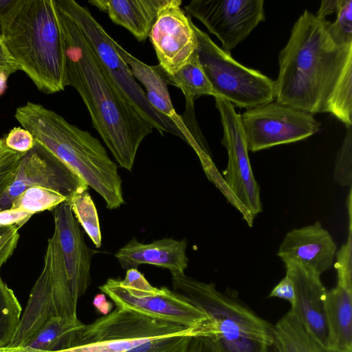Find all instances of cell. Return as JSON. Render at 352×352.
Returning <instances> with one entry per match:
<instances>
[{
	"label": "cell",
	"mask_w": 352,
	"mask_h": 352,
	"mask_svg": "<svg viewBox=\"0 0 352 352\" xmlns=\"http://www.w3.org/2000/svg\"><path fill=\"white\" fill-rule=\"evenodd\" d=\"M327 20L308 10L278 56L275 101L311 114L329 113L352 126V44L335 43Z\"/></svg>",
	"instance_id": "6da1fadb"
},
{
	"label": "cell",
	"mask_w": 352,
	"mask_h": 352,
	"mask_svg": "<svg viewBox=\"0 0 352 352\" xmlns=\"http://www.w3.org/2000/svg\"><path fill=\"white\" fill-rule=\"evenodd\" d=\"M57 12L67 86L80 94L94 127L116 162L131 170L141 142L153 127L118 88L76 23L58 8Z\"/></svg>",
	"instance_id": "7a4b0ae2"
},
{
	"label": "cell",
	"mask_w": 352,
	"mask_h": 352,
	"mask_svg": "<svg viewBox=\"0 0 352 352\" xmlns=\"http://www.w3.org/2000/svg\"><path fill=\"white\" fill-rule=\"evenodd\" d=\"M14 117L37 142L96 191L107 208L124 204L118 166L98 139L40 104L28 102L16 108Z\"/></svg>",
	"instance_id": "3957f363"
},
{
	"label": "cell",
	"mask_w": 352,
	"mask_h": 352,
	"mask_svg": "<svg viewBox=\"0 0 352 352\" xmlns=\"http://www.w3.org/2000/svg\"><path fill=\"white\" fill-rule=\"evenodd\" d=\"M2 41L20 70L41 92L67 86L63 37L54 0H20Z\"/></svg>",
	"instance_id": "277c9868"
},
{
	"label": "cell",
	"mask_w": 352,
	"mask_h": 352,
	"mask_svg": "<svg viewBox=\"0 0 352 352\" xmlns=\"http://www.w3.org/2000/svg\"><path fill=\"white\" fill-rule=\"evenodd\" d=\"M171 274L173 291L209 317L207 337L217 352H271L274 326L241 302L235 292H220L213 283L184 273Z\"/></svg>",
	"instance_id": "5b68a950"
},
{
	"label": "cell",
	"mask_w": 352,
	"mask_h": 352,
	"mask_svg": "<svg viewBox=\"0 0 352 352\" xmlns=\"http://www.w3.org/2000/svg\"><path fill=\"white\" fill-rule=\"evenodd\" d=\"M54 1L58 9L78 27L118 88L140 114L162 135L164 132L170 133L184 140L175 123L149 104L145 91L118 53L115 40L96 21L88 8L74 0Z\"/></svg>",
	"instance_id": "8992f818"
},
{
	"label": "cell",
	"mask_w": 352,
	"mask_h": 352,
	"mask_svg": "<svg viewBox=\"0 0 352 352\" xmlns=\"http://www.w3.org/2000/svg\"><path fill=\"white\" fill-rule=\"evenodd\" d=\"M76 305L56 230L48 239L41 274L34 283L25 311L8 349L23 347L52 318H77Z\"/></svg>",
	"instance_id": "52a82bcc"
},
{
	"label": "cell",
	"mask_w": 352,
	"mask_h": 352,
	"mask_svg": "<svg viewBox=\"0 0 352 352\" xmlns=\"http://www.w3.org/2000/svg\"><path fill=\"white\" fill-rule=\"evenodd\" d=\"M192 27L197 37V56L215 96L247 109L275 100L274 80L239 63L194 23Z\"/></svg>",
	"instance_id": "ba28073f"
},
{
	"label": "cell",
	"mask_w": 352,
	"mask_h": 352,
	"mask_svg": "<svg viewBox=\"0 0 352 352\" xmlns=\"http://www.w3.org/2000/svg\"><path fill=\"white\" fill-rule=\"evenodd\" d=\"M176 334L197 336L195 329L116 307L85 324L74 347L58 352H126L150 340Z\"/></svg>",
	"instance_id": "9c48e42d"
},
{
	"label": "cell",
	"mask_w": 352,
	"mask_h": 352,
	"mask_svg": "<svg viewBox=\"0 0 352 352\" xmlns=\"http://www.w3.org/2000/svg\"><path fill=\"white\" fill-rule=\"evenodd\" d=\"M214 99L223 129L221 143L228 155V165L223 173L225 185L232 204L252 227L255 215L262 211V204L260 188L250 165L240 115L228 100L218 96Z\"/></svg>",
	"instance_id": "30bf717a"
},
{
	"label": "cell",
	"mask_w": 352,
	"mask_h": 352,
	"mask_svg": "<svg viewBox=\"0 0 352 352\" xmlns=\"http://www.w3.org/2000/svg\"><path fill=\"white\" fill-rule=\"evenodd\" d=\"M240 120L248 149L253 152L305 140L320 126L312 114L275 100L247 109Z\"/></svg>",
	"instance_id": "8fae6325"
},
{
	"label": "cell",
	"mask_w": 352,
	"mask_h": 352,
	"mask_svg": "<svg viewBox=\"0 0 352 352\" xmlns=\"http://www.w3.org/2000/svg\"><path fill=\"white\" fill-rule=\"evenodd\" d=\"M99 289L118 307L195 330L210 320L204 311L185 297L165 287L133 289L122 285L120 279L109 278Z\"/></svg>",
	"instance_id": "7c38bea8"
},
{
	"label": "cell",
	"mask_w": 352,
	"mask_h": 352,
	"mask_svg": "<svg viewBox=\"0 0 352 352\" xmlns=\"http://www.w3.org/2000/svg\"><path fill=\"white\" fill-rule=\"evenodd\" d=\"M32 186L58 192L67 200L88 189L77 173L36 141L20 159L14 178L0 197V211L9 209L18 196Z\"/></svg>",
	"instance_id": "4fadbf2b"
},
{
	"label": "cell",
	"mask_w": 352,
	"mask_h": 352,
	"mask_svg": "<svg viewBox=\"0 0 352 352\" xmlns=\"http://www.w3.org/2000/svg\"><path fill=\"white\" fill-rule=\"evenodd\" d=\"M185 10L217 36L228 53L265 19L263 0H192Z\"/></svg>",
	"instance_id": "5bb4252c"
},
{
	"label": "cell",
	"mask_w": 352,
	"mask_h": 352,
	"mask_svg": "<svg viewBox=\"0 0 352 352\" xmlns=\"http://www.w3.org/2000/svg\"><path fill=\"white\" fill-rule=\"evenodd\" d=\"M181 0H167L155 22L149 38L159 65L173 75L188 63L197 48V37Z\"/></svg>",
	"instance_id": "9a60e30c"
},
{
	"label": "cell",
	"mask_w": 352,
	"mask_h": 352,
	"mask_svg": "<svg viewBox=\"0 0 352 352\" xmlns=\"http://www.w3.org/2000/svg\"><path fill=\"white\" fill-rule=\"evenodd\" d=\"M53 210L54 230L58 235L72 296L77 304L91 284V258L96 252L86 245L79 223L67 201Z\"/></svg>",
	"instance_id": "2e32d148"
},
{
	"label": "cell",
	"mask_w": 352,
	"mask_h": 352,
	"mask_svg": "<svg viewBox=\"0 0 352 352\" xmlns=\"http://www.w3.org/2000/svg\"><path fill=\"white\" fill-rule=\"evenodd\" d=\"M286 275L292 282L294 301L290 311L311 338L328 349V329L324 310L327 289L320 276L294 264L285 265Z\"/></svg>",
	"instance_id": "e0dca14e"
},
{
	"label": "cell",
	"mask_w": 352,
	"mask_h": 352,
	"mask_svg": "<svg viewBox=\"0 0 352 352\" xmlns=\"http://www.w3.org/2000/svg\"><path fill=\"white\" fill-rule=\"evenodd\" d=\"M336 245L320 222L286 234L277 255L285 265L294 264L320 276L334 260Z\"/></svg>",
	"instance_id": "ac0fdd59"
},
{
	"label": "cell",
	"mask_w": 352,
	"mask_h": 352,
	"mask_svg": "<svg viewBox=\"0 0 352 352\" xmlns=\"http://www.w3.org/2000/svg\"><path fill=\"white\" fill-rule=\"evenodd\" d=\"M185 239L164 238L150 243H142L133 238L118 250L115 256L126 271L137 269L141 264H151L168 269L171 274H184L188 263Z\"/></svg>",
	"instance_id": "d6986e66"
},
{
	"label": "cell",
	"mask_w": 352,
	"mask_h": 352,
	"mask_svg": "<svg viewBox=\"0 0 352 352\" xmlns=\"http://www.w3.org/2000/svg\"><path fill=\"white\" fill-rule=\"evenodd\" d=\"M116 49L130 68L137 81L145 88V94L149 104L160 113L172 120L180 130L184 140L197 151L196 142L187 129L182 117L175 111L168 89L167 74L158 65L150 66L138 60L115 41Z\"/></svg>",
	"instance_id": "ffe728a7"
},
{
	"label": "cell",
	"mask_w": 352,
	"mask_h": 352,
	"mask_svg": "<svg viewBox=\"0 0 352 352\" xmlns=\"http://www.w3.org/2000/svg\"><path fill=\"white\" fill-rule=\"evenodd\" d=\"M167 0H91L116 24L128 30L139 41H145Z\"/></svg>",
	"instance_id": "44dd1931"
},
{
	"label": "cell",
	"mask_w": 352,
	"mask_h": 352,
	"mask_svg": "<svg viewBox=\"0 0 352 352\" xmlns=\"http://www.w3.org/2000/svg\"><path fill=\"white\" fill-rule=\"evenodd\" d=\"M324 310L328 329V349L352 352V282L337 281L327 291Z\"/></svg>",
	"instance_id": "7402d4cb"
},
{
	"label": "cell",
	"mask_w": 352,
	"mask_h": 352,
	"mask_svg": "<svg viewBox=\"0 0 352 352\" xmlns=\"http://www.w3.org/2000/svg\"><path fill=\"white\" fill-rule=\"evenodd\" d=\"M78 318L54 317L21 349V352H58L76 344L85 327Z\"/></svg>",
	"instance_id": "603a6c76"
},
{
	"label": "cell",
	"mask_w": 352,
	"mask_h": 352,
	"mask_svg": "<svg viewBox=\"0 0 352 352\" xmlns=\"http://www.w3.org/2000/svg\"><path fill=\"white\" fill-rule=\"evenodd\" d=\"M271 352H314L316 341L292 311L274 326Z\"/></svg>",
	"instance_id": "cb8c5ba5"
},
{
	"label": "cell",
	"mask_w": 352,
	"mask_h": 352,
	"mask_svg": "<svg viewBox=\"0 0 352 352\" xmlns=\"http://www.w3.org/2000/svg\"><path fill=\"white\" fill-rule=\"evenodd\" d=\"M169 84L179 87L186 100V110H193V101L201 96H215L197 56L196 51L190 60L173 75H168Z\"/></svg>",
	"instance_id": "d4e9b609"
},
{
	"label": "cell",
	"mask_w": 352,
	"mask_h": 352,
	"mask_svg": "<svg viewBox=\"0 0 352 352\" xmlns=\"http://www.w3.org/2000/svg\"><path fill=\"white\" fill-rule=\"evenodd\" d=\"M0 265V349L8 347L19 327L21 306L10 289L3 280Z\"/></svg>",
	"instance_id": "484cf974"
},
{
	"label": "cell",
	"mask_w": 352,
	"mask_h": 352,
	"mask_svg": "<svg viewBox=\"0 0 352 352\" xmlns=\"http://www.w3.org/2000/svg\"><path fill=\"white\" fill-rule=\"evenodd\" d=\"M74 216L96 248L102 245V235L98 212L87 190L74 194L67 201Z\"/></svg>",
	"instance_id": "4316f807"
},
{
	"label": "cell",
	"mask_w": 352,
	"mask_h": 352,
	"mask_svg": "<svg viewBox=\"0 0 352 352\" xmlns=\"http://www.w3.org/2000/svg\"><path fill=\"white\" fill-rule=\"evenodd\" d=\"M67 200L58 192L41 186H32L18 196L9 209L23 210L34 214L44 210H54Z\"/></svg>",
	"instance_id": "83f0119b"
},
{
	"label": "cell",
	"mask_w": 352,
	"mask_h": 352,
	"mask_svg": "<svg viewBox=\"0 0 352 352\" xmlns=\"http://www.w3.org/2000/svg\"><path fill=\"white\" fill-rule=\"evenodd\" d=\"M336 19L327 20V30L333 41L338 45L352 44V0H338Z\"/></svg>",
	"instance_id": "f1b7e54d"
},
{
	"label": "cell",
	"mask_w": 352,
	"mask_h": 352,
	"mask_svg": "<svg viewBox=\"0 0 352 352\" xmlns=\"http://www.w3.org/2000/svg\"><path fill=\"white\" fill-rule=\"evenodd\" d=\"M194 336L171 335L146 342L126 352H187Z\"/></svg>",
	"instance_id": "f546056e"
},
{
	"label": "cell",
	"mask_w": 352,
	"mask_h": 352,
	"mask_svg": "<svg viewBox=\"0 0 352 352\" xmlns=\"http://www.w3.org/2000/svg\"><path fill=\"white\" fill-rule=\"evenodd\" d=\"M335 181L340 186H351L352 183V126L347 128L346 133L336 160Z\"/></svg>",
	"instance_id": "4dcf8cb0"
},
{
	"label": "cell",
	"mask_w": 352,
	"mask_h": 352,
	"mask_svg": "<svg viewBox=\"0 0 352 352\" xmlns=\"http://www.w3.org/2000/svg\"><path fill=\"white\" fill-rule=\"evenodd\" d=\"M3 140L8 148L21 153L31 150L36 142L32 134L23 127L11 129Z\"/></svg>",
	"instance_id": "1f68e13d"
},
{
	"label": "cell",
	"mask_w": 352,
	"mask_h": 352,
	"mask_svg": "<svg viewBox=\"0 0 352 352\" xmlns=\"http://www.w3.org/2000/svg\"><path fill=\"white\" fill-rule=\"evenodd\" d=\"M23 154L16 152L10 159L0 166V197L14 178L19 162Z\"/></svg>",
	"instance_id": "d6a6232c"
},
{
	"label": "cell",
	"mask_w": 352,
	"mask_h": 352,
	"mask_svg": "<svg viewBox=\"0 0 352 352\" xmlns=\"http://www.w3.org/2000/svg\"><path fill=\"white\" fill-rule=\"evenodd\" d=\"M16 227L0 236V265L2 266L13 254L19 239V229Z\"/></svg>",
	"instance_id": "836d02e7"
},
{
	"label": "cell",
	"mask_w": 352,
	"mask_h": 352,
	"mask_svg": "<svg viewBox=\"0 0 352 352\" xmlns=\"http://www.w3.org/2000/svg\"><path fill=\"white\" fill-rule=\"evenodd\" d=\"M33 214L27 212L7 209L0 211V226H23Z\"/></svg>",
	"instance_id": "e575fe53"
},
{
	"label": "cell",
	"mask_w": 352,
	"mask_h": 352,
	"mask_svg": "<svg viewBox=\"0 0 352 352\" xmlns=\"http://www.w3.org/2000/svg\"><path fill=\"white\" fill-rule=\"evenodd\" d=\"M269 297L279 298L287 300L291 305L294 301V290L292 280L285 276L273 288Z\"/></svg>",
	"instance_id": "d590c367"
},
{
	"label": "cell",
	"mask_w": 352,
	"mask_h": 352,
	"mask_svg": "<svg viewBox=\"0 0 352 352\" xmlns=\"http://www.w3.org/2000/svg\"><path fill=\"white\" fill-rule=\"evenodd\" d=\"M20 0H0V38L10 18L18 7Z\"/></svg>",
	"instance_id": "8d00e7d4"
},
{
	"label": "cell",
	"mask_w": 352,
	"mask_h": 352,
	"mask_svg": "<svg viewBox=\"0 0 352 352\" xmlns=\"http://www.w3.org/2000/svg\"><path fill=\"white\" fill-rule=\"evenodd\" d=\"M0 69L4 71L9 76L20 70L6 50L1 38H0Z\"/></svg>",
	"instance_id": "74e56055"
},
{
	"label": "cell",
	"mask_w": 352,
	"mask_h": 352,
	"mask_svg": "<svg viewBox=\"0 0 352 352\" xmlns=\"http://www.w3.org/2000/svg\"><path fill=\"white\" fill-rule=\"evenodd\" d=\"M338 4V0L322 1L316 16L320 19H326L327 16L336 12Z\"/></svg>",
	"instance_id": "f35d334b"
},
{
	"label": "cell",
	"mask_w": 352,
	"mask_h": 352,
	"mask_svg": "<svg viewBox=\"0 0 352 352\" xmlns=\"http://www.w3.org/2000/svg\"><path fill=\"white\" fill-rule=\"evenodd\" d=\"M93 304L104 315L109 314L112 308V304L106 300L104 294H97L94 299Z\"/></svg>",
	"instance_id": "ab89813d"
},
{
	"label": "cell",
	"mask_w": 352,
	"mask_h": 352,
	"mask_svg": "<svg viewBox=\"0 0 352 352\" xmlns=\"http://www.w3.org/2000/svg\"><path fill=\"white\" fill-rule=\"evenodd\" d=\"M188 352H217L214 346L208 342H198L190 346Z\"/></svg>",
	"instance_id": "60d3db41"
},
{
	"label": "cell",
	"mask_w": 352,
	"mask_h": 352,
	"mask_svg": "<svg viewBox=\"0 0 352 352\" xmlns=\"http://www.w3.org/2000/svg\"><path fill=\"white\" fill-rule=\"evenodd\" d=\"M16 151L8 148L3 139H0V166L10 159Z\"/></svg>",
	"instance_id": "b9f144b4"
},
{
	"label": "cell",
	"mask_w": 352,
	"mask_h": 352,
	"mask_svg": "<svg viewBox=\"0 0 352 352\" xmlns=\"http://www.w3.org/2000/svg\"><path fill=\"white\" fill-rule=\"evenodd\" d=\"M9 75L5 72H0V96L4 94L7 88V81Z\"/></svg>",
	"instance_id": "7bdbcfd3"
},
{
	"label": "cell",
	"mask_w": 352,
	"mask_h": 352,
	"mask_svg": "<svg viewBox=\"0 0 352 352\" xmlns=\"http://www.w3.org/2000/svg\"><path fill=\"white\" fill-rule=\"evenodd\" d=\"M314 352H333V351L328 349L322 347V346H320L319 344H318L316 342Z\"/></svg>",
	"instance_id": "ee69618b"
},
{
	"label": "cell",
	"mask_w": 352,
	"mask_h": 352,
	"mask_svg": "<svg viewBox=\"0 0 352 352\" xmlns=\"http://www.w3.org/2000/svg\"><path fill=\"white\" fill-rule=\"evenodd\" d=\"M0 352H21V351H19L18 350L3 349H0Z\"/></svg>",
	"instance_id": "f6af8a7d"
},
{
	"label": "cell",
	"mask_w": 352,
	"mask_h": 352,
	"mask_svg": "<svg viewBox=\"0 0 352 352\" xmlns=\"http://www.w3.org/2000/svg\"><path fill=\"white\" fill-rule=\"evenodd\" d=\"M1 71H3V70L0 69V72H1ZM3 72H4V71H3Z\"/></svg>",
	"instance_id": "bcb514c9"
}]
</instances>
